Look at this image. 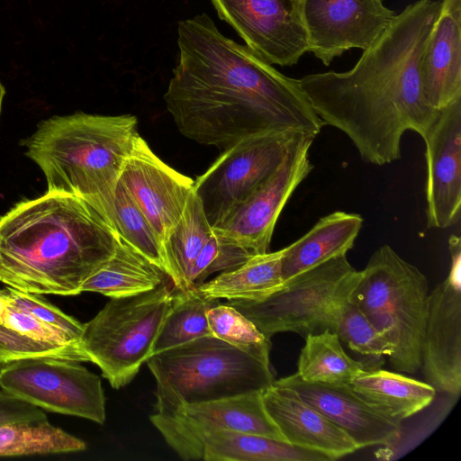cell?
<instances>
[{
	"label": "cell",
	"instance_id": "1",
	"mask_svg": "<svg viewBox=\"0 0 461 461\" xmlns=\"http://www.w3.org/2000/svg\"><path fill=\"white\" fill-rule=\"evenodd\" d=\"M177 47L164 101L185 137L223 151L251 136H317L324 126L298 79L223 35L207 14L178 22Z\"/></svg>",
	"mask_w": 461,
	"mask_h": 461
},
{
	"label": "cell",
	"instance_id": "2",
	"mask_svg": "<svg viewBox=\"0 0 461 461\" xmlns=\"http://www.w3.org/2000/svg\"><path fill=\"white\" fill-rule=\"evenodd\" d=\"M439 7L435 0L407 5L350 70L298 79L324 125L346 134L366 163L400 159L402 135L412 131L424 139L439 113L427 102L420 77L421 55Z\"/></svg>",
	"mask_w": 461,
	"mask_h": 461
},
{
	"label": "cell",
	"instance_id": "3",
	"mask_svg": "<svg viewBox=\"0 0 461 461\" xmlns=\"http://www.w3.org/2000/svg\"><path fill=\"white\" fill-rule=\"evenodd\" d=\"M119 240L86 202L47 192L0 217V282L24 293L77 295Z\"/></svg>",
	"mask_w": 461,
	"mask_h": 461
},
{
	"label": "cell",
	"instance_id": "4",
	"mask_svg": "<svg viewBox=\"0 0 461 461\" xmlns=\"http://www.w3.org/2000/svg\"><path fill=\"white\" fill-rule=\"evenodd\" d=\"M137 126L131 114L53 116L23 141L25 154L43 172L47 192L81 198L116 230L115 191Z\"/></svg>",
	"mask_w": 461,
	"mask_h": 461
},
{
	"label": "cell",
	"instance_id": "5",
	"mask_svg": "<svg viewBox=\"0 0 461 461\" xmlns=\"http://www.w3.org/2000/svg\"><path fill=\"white\" fill-rule=\"evenodd\" d=\"M156 381L155 412L263 392L275 381L270 365L212 336H203L146 361Z\"/></svg>",
	"mask_w": 461,
	"mask_h": 461
},
{
	"label": "cell",
	"instance_id": "6",
	"mask_svg": "<svg viewBox=\"0 0 461 461\" xmlns=\"http://www.w3.org/2000/svg\"><path fill=\"white\" fill-rule=\"evenodd\" d=\"M426 276L389 245L378 248L360 271L351 301L389 340L393 367L414 374L421 367V344L429 312Z\"/></svg>",
	"mask_w": 461,
	"mask_h": 461
},
{
	"label": "cell",
	"instance_id": "7",
	"mask_svg": "<svg viewBox=\"0 0 461 461\" xmlns=\"http://www.w3.org/2000/svg\"><path fill=\"white\" fill-rule=\"evenodd\" d=\"M175 291L171 281L143 294L110 298L84 323L80 346L114 389L130 384L151 356Z\"/></svg>",
	"mask_w": 461,
	"mask_h": 461
},
{
	"label": "cell",
	"instance_id": "8",
	"mask_svg": "<svg viewBox=\"0 0 461 461\" xmlns=\"http://www.w3.org/2000/svg\"><path fill=\"white\" fill-rule=\"evenodd\" d=\"M360 276L347 258L334 257L285 280L267 297L228 301L268 339L280 332L304 336L334 332L337 312Z\"/></svg>",
	"mask_w": 461,
	"mask_h": 461
},
{
	"label": "cell",
	"instance_id": "9",
	"mask_svg": "<svg viewBox=\"0 0 461 461\" xmlns=\"http://www.w3.org/2000/svg\"><path fill=\"white\" fill-rule=\"evenodd\" d=\"M301 134L274 131L249 137L221 151L194 181V190L212 229L273 175Z\"/></svg>",
	"mask_w": 461,
	"mask_h": 461
},
{
	"label": "cell",
	"instance_id": "10",
	"mask_svg": "<svg viewBox=\"0 0 461 461\" xmlns=\"http://www.w3.org/2000/svg\"><path fill=\"white\" fill-rule=\"evenodd\" d=\"M0 387L39 408L98 424L105 420V397L98 375L77 361L36 357L3 366Z\"/></svg>",
	"mask_w": 461,
	"mask_h": 461
},
{
	"label": "cell",
	"instance_id": "11",
	"mask_svg": "<svg viewBox=\"0 0 461 461\" xmlns=\"http://www.w3.org/2000/svg\"><path fill=\"white\" fill-rule=\"evenodd\" d=\"M316 136L301 134L273 175L213 232L250 255L268 252L276 221L297 186L313 168L310 148Z\"/></svg>",
	"mask_w": 461,
	"mask_h": 461
},
{
	"label": "cell",
	"instance_id": "12",
	"mask_svg": "<svg viewBox=\"0 0 461 461\" xmlns=\"http://www.w3.org/2000/svg\"><path fill=\"white\" fill-rule=\"evenodd\" d=\"M448 276L429 294L421 344V367L436 391L458 396L461 391V241L448 240Z\"/></svg>",
	"mask_w": 461,
	"mask_h": 461
},
{
	"label": "cell",
	"instance_id": "13",
	"mask_svg": "<svg viewBox=\"0 0 461 461\" xmlns=\"http://www.w3.org/2000/svg\"><path fill=\"white\" fill-rule=\"evenodd\" d=\"M221 19L270 64L293 66L308 52L301 0H212Z\"/></svg>",
	"mask_w": 461,
	"mask_h": 461
},
{
	"label": "cell",
	"instance_id": "14",
	"mask_svg": "<svg viewBox=\"0 0 461 461\" xmlns=\"http://www.w3.org/2000/svg\"><path fill=\"white\" fill-rule=\"evenodd\" d=\"M312 52L325 66L352 48L366 50L395 16L382 0H301Z\"/></svg>",
	"mask_w": 461,
	"mask_h": 461
},
{
	"label": "cell",
	"instance_id": "15",
	"mask_svg": "<svg viewBox=\"0 0 461 461\" xmlns=\"http://www.w3.org/2000/svg\"><path fill=\"white\" fill-rule=\"evenodd\" d=\"M119 181L146 216L163 251L194 189V180L163 162L139 134Z\"/></svg>",
	"mask_w": 461,
	"mask_h": 461
},
{
	"label": "cell",
	"instance_id": "16",
	"mask_svg": "<svg viewBox=\"0 0 461 461\" xmlns=\"http://www.w3.org/2000/svg\"><path fill=\"white\" fill-rule=\"evenodd\" d=\"M167 445H176L200 434L230 429L285 441L263 403L262 392L187 405L179 410L149 416Z\"/></svg>",
	"mask_w": 461,
	"mask_h": 461
},
{
	"label": "cell",
	"instance_id": "17",
	"mask_svg": "<svg viewBox=\"0 0 461 461\" xmlns=\"http://www.w3.org/2000/svg\"><path fill=\"white\" fill-rule=\"evenodd\" d=\"M423 140L428 227L447 229L460 218L461 99L439 110Z\"/></svg>",
	"mask_w": 461,
	"mask_h": 461
},
{
	"label": "cell",
	"instance_id": "18",
	"mask_svg": "<svg viewBox=\"0 0 461 461\" xmlns=\"http://www.w3.org/2000/svg\"><path fill=\"white\" fill-rule=\"evenodd\" d=\"M274 383L295 392L343 430L358 449L376 445L393 446L401 438V424L372 408L348 384L311 383L296 373Z\"/></svg>",
	"mask_w": 461,
	"mask_h": 461
},
{
	"label": "cell",
	"instance_id": "19",
	"mask_svg": "<svg viewBox=\"0 0 461 461\" xmlns=\"http://www.w3.org/2000/svg\"><path fill=\"white\" fill-rule=\"evenodd\" d=\"M267 412L286 442L336 460L358 449L355 442L293 390L273 383L262 392Z\"/></svg>",
	"mask_w": 461,
	"mask_h": 461
},
{
	"label": "cell",
	"instance_id": "20",
	"mask_svg": "<svg viewBox=\"0 0 461 461\" xmlns=\"http://www.w3.org/2000/svg\"><path fill=\"white\" fill-rule=\"evenodd\" d=\"M424 96L441 110L461 99V0H442L420 60Z\"/></svg>",
	"mask_w": 461,
	"mask_h": 461
},
{
	"label": "cell",
	"instance_id": "21",
	"mask_svg": "<svg viewBox=\"0 0 461 461\" xmlns=\"http://www.w3.org/2000/svg\"><path fill=\"white\" fill-rule=\"evenodd\" d=\"M182 459L207 461H331L286 441L230 429L211 430L172 448Z\"/></svg>",
	"mask_w": 461,
	"mask_h": 461
},
{
	"label": "cell",
	"instance_id": "22",
	"mask_svg": "<svg viewBox=\"0 0 461 461\" xmlns=\"http://www.w3.org/2000/svg\"><path fill=\"white\" fill-rule=\"evenodd\" d=\"M36 357L90 362L79 343L9 303L0 319V366Z\"/></svg>",
	"mask_w": 461,
	"mask_h": 461
},
{
	"label": "cell",
	"instance_id": "23",
	"mask_svg": "<svg viewBox=\"0 0 461 461\" xmlns=\"http://www.w3.org/2000/svg\"><path fill=\"white\" fill-rule=\"evenodd\" d=\"M363 221L360 214L342 211L319 219L303 236L283 249L284 282L334 257L347 254L353 248Z\"/></svg>",
	"mask_w": 461,
	"mask_h": 461
},
{
	"label": "cell",
	"instance_id": "24",
	"mask_svg": "<svg viewBox=\"0 0 461 461\" xmlns=\"http://www.w3.org/2000/svg\"><path fill=\"white\" fill-rule=\"evenodd\" d=\"M372 408L401 422L428 407L436 396L427 382L385 370L366 369L348 384Z\"/></svg>",
	"mask_w": 461,
	"mask_h": 461
},
{
	"label": "cell",
	"instance_id": "25",
	"mask_svg": "<svg viewBox=\"0 0 461 461\" xmlns=\"http://www.w3.org/2000/svg\"><path fill=\"white\" fill-rule=\"evenodd\" d=\"M171 281L162 267L120 237L113 255L83 284L81 293L121 298L151 291Z\"/></svg>",
	"mask_w": 461,
	"mask_h": 461
},
{
	"label": "cell",
	"instance_id": "26",
	"mask_svg": "<svg viewBox=\"0 0 461 461\" xmlns=\"http://www.w3.org/2000/svg\"><path fill=\"white\" fill-rule=\"evenodd\" d=\"M283 249L258 254L240 266L221 272L219 276L195 286L207 297L227 301L260 300L284 283L282 277Z\"/></svg>",
	"mask_w": 461,
	"mask_h": 461
},
{
	"label": "cell",
	"instance_id": "27",
	"mask_svg": "<svg viewBox=\"0 0 461 461\" xmlns=\"http://www.w3.org/2000/svg\"><path fill=\"white\" fill-rule=\"evenodd\" d=\"M212 233L202 202L193 189L179 221L163 246L166 272L176 288H189L193 265Z\"/></svg>",
	"mask_w": 461,
	"mask_h": 461
},
{
	"label": "cell",
	"instance_id": "28",
	"mask_svg": "<svg viewBox=\"0 0 461 461\" xmlns=\"http://www.w3.org/2000/svg\"><path fill=\"white\" fill-rule=\"evenodd\" d=\"M366 369L345 352L335 332L325 330L305 337L296 374L307 382L342 385L349 384Z\"/></svg>",
	"mask_w": 461,
	"mask_h": 461
},
{
	"label": "cell",
	"instance_id": "29",
	"mask_svg": "<svg viewBox=\"0 0 461 461\" xmlns=\"http://www.w3.org/2000/svg\"><path fill=\"white\" fill-rule=\"evenodd\" d=\"M220 303L219 299L203 294L195 285L184 290L176 288L170 308L153 344L151 356L212 335L206 314Z\"/></svg>",
	"mask_w": 461,
	"mask_h": 461
},
{
	"label": "cell",
	"instance_id": "30",
	"mask_svg": "<svg viewBox=\"0 0 461 461\" xmlns=\"http://www.w3.org/2000/svg\"><path fill=\"white\" fill-rule=\"evenodd\" d=\"M86 448L82 439L48 420L0 425V456L68 453Z\"/></svg>",
	"mask_w": 461,
	"mask_h": 461
},
{
	"label": "cell",
	"instance_id": "31",
	"mask_svg": "<svg viewBox=\"0 0 461 461\" xmlns=\"http://www.w3.org/2000/svg\"><path fill=\"white\" fill-rule=\"evenodd\" d=\"M211 334L270 365L268 339L246 316L230 304L218 303L207 312Z\"/></svg>",
	"mask_w": 461,
	"mask_h": 461
},
{
	"label": "cell",
	"instance_id": "32",
	"mask_svg": "<svg viewBox=\"0 0 461 461\" xmlns=\"http://www.w3.org/2000/svg\"><path fill=\"white\" fill-rule=\"evenodd\" d=\"M114 224L122 240L166 271L162 248L153 229L120 181L114 197Z\"/></svg>",
	"mask_w": 461,
	"mask_h": 461
},
{
	"label": "cell",
	"instance_id": "33",
	"mask_svg": "<svg viewBox=\"0 0 461 461\" xmlns=\"http://www.w3.org/2000/svg\"><path fill=\"white\" fill-rule=\"evenodd\" d=\"M334 332L340 341L361 355L389 357L393 353L392 344L351 301L350 295L339 307Z\"/></svg>",
	"mask_w": 461,
	"mask_h": 461
},
{
	"label": "cell",
	"instance_id": "34",
	"mask_svg": "<svg viewBox=\"0 0 461 461\" xmlns=\"http://www.w3.org/2000/svg\"><path fill=\"white\" fill-rule=\"evenodd\" d=\"M251 257L241 247L222 240L213 232L193 265L189 288L202 284L216 272L229 271L240 266Z\"/></svg>",
	"mask_w": 461,
	"mask_h": 461
},
{
	"label": "cell",
	"instance_id": "35",
	"mask_svg": "<svg viewBox=\"0 0 461 461\" xmlns=\"http://www.w3.org/2000/svg\"><path fill=\"white\" fill-rule=\"evenodd\" d=\"M10 304L23 310L42 322L59 330L70 340L79 343L84 323L60 311L40 294L24 293L14 288H6Z\"/></svg>",
	"mask_w": 461,
	"mask_h": 461
},
{
	"label": "cell",
	"instance_id": "36",
	"mask_svg": "<svg viewBox=\"0 0 461 461\" xmlns=\"http://www.w3.org/2000/svg\"><path fill=\"white\" fill-rule=\"evenodd\" d=\"M48 420L39 407L0 390V425L7 423L42 422Z\"/></svg>",
	"mask_w": 461,
	"mask_h": 461
},
{
	"label": "cell",
	"instance_id": "37",
	"mask_svg": "<svg viewBox=\"0 0 461 461\" xmlns=\"http://www.w3.org/2000/svg\"><path fill=\"white\" fill-rule=\"evenodd\" d=\"M10 303V297L8 296L6 290H0V319L5 312Z\"/></svg>",
	"mask_w": 461,
	"mask_h": 461
},
{
	"label": "cell",
	"instance_id": "38",
	"mask_svg": "<svg viewBox=\"0 0 461 461\" xmlns=\"http://www.w3.org/2000/svg\"><path fill=\"white\" fill-rule=\"evenodd\" d=\"M5 94V87L3 86V85L0 82V113H1L2 102H3V98H4Z\"/></svg>",
	"mask_w": 461,
	"mask_h": 461
}]
</instances>
